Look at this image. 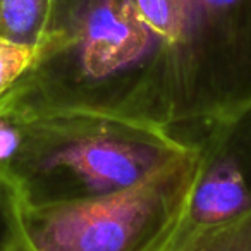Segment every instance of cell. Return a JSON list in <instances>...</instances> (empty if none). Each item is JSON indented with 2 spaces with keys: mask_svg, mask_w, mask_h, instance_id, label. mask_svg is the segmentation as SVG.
<instances>
[{
  "mask_svg": "<svg viewBox=\"0 0 251 251\" xmlns=\"http://www.w3.org/2000/svg\"><path fill=\"white\" fill-rule=\"evenodd\" d=\"M21 141L0 179L29 205L97 198L131 188L195 148L158 124L86 110L12 119Z\"/></svg>",
  "mask_w": 251,
  "mask_h": 251,
  "instance_id": "1",
  "label": "cell"
},
{
  "mask_svg": "<svg viewBox=\"0 0 251 251\" xmlns=\"http://www.w3.org/2000/svg\"><path fill=\"white\" fill-rule=\"evenodd\" d=\"M200 160L195 141L138 184L97 198L29 205L9 191L0 251H157L184 210Z\"/></svg>",
  "mask_w": 251,
  "mask_h": 251,
  "instance_id": "2",
  "label": "cell"
},
{
  "mask_svg": "<svg viewBox=\"0 0 251 251\" xmlns=\"http://www.w3.org/2000/svg\"><path fill=\"white\" fill-rule=\"evenodd\" d=\"M244 115L206 126L208 131L198 141L201 160L189 198L157 251H177L195 236L236 219L251 206V182L239 145Z\"/></svg>",
  "mask_w": 251,
  "mask_h": 251,
  "instance_id": "3",
  "label": "cell"
},
{
  "mask_svg": "<svg viewBox=\"0 0 251 251\" xmlns=\"http://www.w3.org/2000/svg\"><path fill=\"white\" fill-rule=\"evenodd\" d=\"M64 11V0H0V36L42 49Z\"/></svg>",
  "mask_w": 251,
  "mask_h": 251,
  "instance_id": "4",
  "label": "cell"
},
{
  "mask_svg": "<svg viewBox=\"0 0 251 251\" xmlns=\"http://www.w3.org/2000/svg\"><path fill=\"white\" fill-rule=\"evenodd\" d=\"M177 251H251V206L236 219L195 236Z\"/></svg>",
  "mask_w": 251,
  "mask_h": 251,
  "instance_id": "5",
  "label": "cell"
},
{
  "mask_svg": "<svg viewBox=\"0 0 251 251\" xmlns=\"http://www.w3.org/2000/svg\"><path fill=\"white\" fill-rule=\"evenodd\" d=\"M40 55V49L11 42L0 36V97H4L26 73Z\"/></svg>",
  "mask_w": 251,
  "mask_h": 251,
  "instance_id": "6",
  "label": "cell"
},
{
  "mask_svg": "<svg viewBox=\"0 0 251 251\" xmlns=\"http://www.w3.org/2000/svg\"><path fill=\"white\" fill-rule=\"evenodd\" d=\"M7 205H9V189L5 182L0 179V239L4 234L5 219H7Z\"/></svg>",
  "mask_w": 251,
  "mask_h": 251,
  "instance_id": "7",
  "label": "cell"
}]
</instances>
